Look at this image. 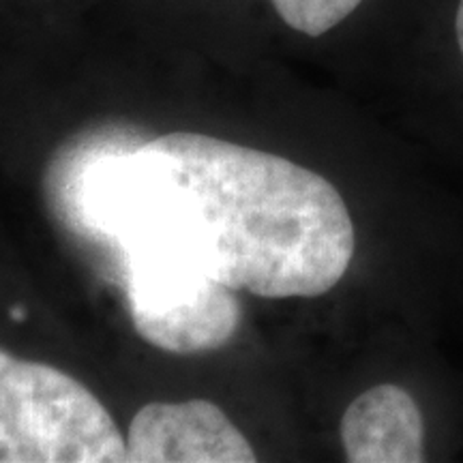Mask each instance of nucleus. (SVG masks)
Listing matches in <instances>:
<instances>
[{"label":"nucleus","instance_id":"4","mask_svg":"<svg viewBox=\"0 0 463 463\" xmlns=\"http://www.w3.org/2000/svg\"><path fill=\"white\" fill-rule=\"evenodd\" d=\"M131 463H253L249 439L217 403H148L133 416L127 436Z\"/></svg>","mask_w":463,"mask_h":463},{"label":"nucleus","instance_id":"3","mask_svg":"<svg viewBox=\"0 0 463 463\" xmlns=\"http://www.w3.org/2000/svg\"><path fill=\"white\" fill-rule=\"evenodd\" d=\"M127 275L131 324L146 344L172 354H200L234 337L241 324L234 289L174 249L127 239Z\"/></svg>","mask_w":463,"mask_h":463},{"label":"nucleus","instance_id":"2","mask_svg":"<svg viewBox=\"0 0 463 463\" xmlns=\"http://www.w3.org/2000/svg\"><path fill=\"white\" fill-rule=\"evenodd\" d=\"M120 461L127 438L82 382L0 347V463Z\"/></svg>","mask_w":463,"mask_h":463},{"label":"nucleus","instance_id":"6","mask_svg":"<svg viewBox=\"0 0 463 463\" xmlns=\"http://www.w3.org/2000/svg\"><path fill=\"white\" fill-rule=\"evenodd\" d=\"M270 3L289 28L307 37H320L354 14L363 0H270Z\"/></svg>","mask_w":463,"mask_h":463},{"label":"nucleus","instance_id":"1","mask_svg":"<svg viewBox=\"0 0 463 463\" xmlns=\"http://www.w3.org/2000/svg\"><path fill=\"white\" fill-rule=\"evenodd\" d=\"M127 239L174 249L213 279L262 298H314L344 279L354 223L320 174L202 133L155 137L106 183Z\"/></svg>","mask_w":463,"mask_h":463},{"label":"nucleus","instance_id":"7","mask_svg":"<svg viewBox=\"0 0 463 463\" xmlns=\"http://www.w3.org/2000/svg\"><path fill=\"white\" fill-rule=\"evenodd\" d=\"M455 28H457V42H459V48H461V54H463V0H459V9H457Z\"/></svg>","mask_w":463,"mask_h":463},{"label":"nucleus","instance_id":"5","mask_svg":"<svg viewBox=\"0 0 463 463\" xmlns=\"http://www.w3.org/2000/svg\"><path fill=\"white\" fill-rule=\"evenodd\" d=\"M341 444L352 463H420L425 425L419 403L397 384H378L347 405Z\"/></svg>","mask_w":463,"mask_h":463}]
</instances>
